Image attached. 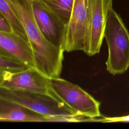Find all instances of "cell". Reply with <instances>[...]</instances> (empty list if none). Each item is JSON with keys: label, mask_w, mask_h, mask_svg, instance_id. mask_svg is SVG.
I'll list each match as a JSON object with an SVG mask.
<instances>
[{"label": "cell", "mask_w": 129, "mask_h": 129, "mask_svg": "<svg viewBox=\"0 0 129 129\" xmlns=\"http://www.w3.org/2000/svg\"><path fill=\"white\" fill-rule=\"evenodd\" d=\"M19 18L35 56L38 70L49 78L60 77L64 50L49 42L38 26L32 0H8Z\"/></svg>", "instance_id": "6da1fadb"}, {"label": "cell", "mask_w": 129, "mask_h": 129, "mask_svg": "<svg viewBox=\"0 0 129 129\" xmlns=\"http://www.w3.org/2000/svg\"><path fill=\"white\" fill-rule=\"evenodd\" d=\"M104 38L108 48L107 71L112 75L123 74L129 68V32L113 7L108 12Z\"/></svg>", "instance_id": "7a4b0ae2"}, {"label": "cell", "mask_w": 129, "mask_h": 129, "mask_svg": "<svg viewBox=\"0 0 129 129\" xmlns=\"http://www.w3.org/2000/svg\"><path fill=\"white\" fill-rule=\"evenodd\" d=\"M0 102L20 106L49 116H75L89 121L93 120L78 114L62 101L45 94L0 87Z\"/></svg>", "instance_id": "3957f363"}, {"label": "cell", "mask_w": 129, "mask_h": 129, "mask_svg": "<svg viewBox=\"0 0 129 129\" xmlns=\"http://www.w3.org/2000/svg\"><path fill=\"white\" fill-rule=\"evenodd\" d=\"M51 85L60 99L78 114L94 121H103L100 103L79 86L60 77L50 79Z\"/></svg>", "instance_id": "277c9868"}, {"label": "cell", "mask_w": 129, "mask_h": 129, "mask_svg": "<svg viewBox=\"0 0 129 129\" xmlns=\"http://www.w3.org/2000/svg\"><path fill=\"white\" fill-rule=\"evenodd\" d=\"M90 7L91 0H74L70 20L64 26L62 43L64 51H83Z\"/></svg>", "instance_id": "5b68a950"}, {"label": "cell", "mask_w": 129, "mask_h": 129, "mask_svg": "<svg viewBox=\"0 0 129 129\" xmlns=\"http://www.w3.org/2000/svg\"><path fill=\"white\" fill-rule=\"evenodd\" d=\"M0 87L45 94L61 100L53 90L50 78L33 68L6 73L0 79Z\"/></svg>", "instance_id": "8992f818"}, {"label": "cell", "mask_w": 129, "mask_h": 129, "mask_svg": "<svg viewBox=\"0 0 129 129\" xmlns=\"http://www.w3.org/2000/svg\"><path fill=\"white\" fill-rule=\"evenodd\" d=\"M112 0H91L90 13L83 52L89 56L99 52L104 38V31Z\"/></svg>", "instance_id": "52a82bcc"}, {"label": "cell", "mask_w": 129, "mask_h": 129, "mask_svg": "<svg viewBox=\"0 0 129 129\" xmlns=\"http://www.w3.org/2000/svg\"><path fill=\"white\" fill-rule=\"evenodd\" d=\"M0 55L19 60L38 70L36 59L29 41L13 31L0 30Z\"/></svg>", "instance_id": "ba28073f"}, {"label": "cell", "mask_w": 129, "mask_h": 129, "mask_svg": "<svg viewBox=\"0 0 129 129\" xmlns=\"http://www.w3.org/2000/svg\"><path fill=\"white\" fill-rule=\"evenodd\" d=\"M36 23L46 38L53 44L62 47L65 25L44 5L41 0H32Z\"/></svg>", "instance_id": "9c48e42d"}, {"label": "cell", "mask_w": 129, "mask_h": 129, "mask_svg": "<svg viewBox=\"0 0 129 129\" xmlns=\"http://www.w3.org/2000/svg\"><path fill=\"white\" fill-rule=\"evenodd\" d=\"M0 121L72 122L75 121V118L74 116H49L20 106L0 102Z\"/></svg>", "instance_id": "30bf717a"}, {"label": "cell", "mask_w": 129, "mask_h": 129, "mask_svg": "<svg viewBox=\"0 0 129 129\" xmlns=\"http://www.w3.org/2000/svg\"><path fill=\"white\" fill-rule=\"evenodd\" d=\"M45 7L64 25L69 22L74 0H41Z\"/></svg>", "instance_id": "8fae6325"}, {"label": "cell", "mask_w": 129, "mask_h": 129, "mask_svg": "<svg viewBox=\"0 0 129 129\" xmlns=\"http://www.w3.org/2000/svg\"><path fill=\"white\" fill-rule=\"evenodd\" d=\"M0 14L9 23L14 32L28 40L23 26L8 0H0Z\"/></svg>", "instance_id": "7c38bea8"}, {"label": "cell", "mask_w": 129, "mask_h": 129, "mask_svg": "<svg viewBox=\"0 0 129 129\" xmlns=\"http://www.w3.org/2000/svg\"><path fill=\"white\" fill-rule=\"evenodd\" d=\"M28 68L29 67L21 61L0 55V79L7 73L19 72Z\"/></svg>", "instance_id": "4fadbf2b"}, {"label": "cell", "mask_w": 129, "mask_h": 129, "mask_svg": "<svg viewBox=\"0 0 129 129\" xmlns=\"http://www.w3.org/2000/svg\"><path fill=\"white\" fill-rule=\"evenodd\" d=\"M0 30L7 32L13 31L12 28L6 19L0 14Z\"/></svg>", "instance_id": "5bb4252c"}, {"label": "cell", "mask_w": 129, "mask_h": 129, "mask_svg": "<svg viewBox=\"0 0 129 129\" xmlns=\"http://www.w3.org/2000/svg\"><path fill=\"white\" fill-rule=\"evenodd\" d=\"M128 116H129V115H128Z\"/></svg>", "instance_id": "9a60e30c"}]
</instances>
